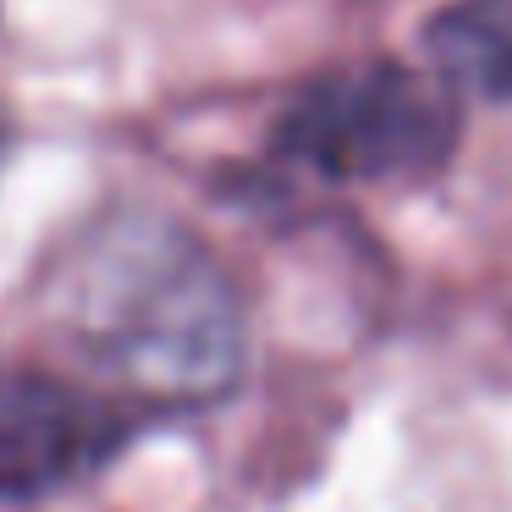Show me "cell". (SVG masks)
Listing matches in <instances>:
<instances>
[{
    "mask_svg": "<svg viewBox=\"0 0 512 512\" xmlns=\"http://www.w3.org/2000/svg\"><path fill=\"white\" fill-rule=\"evenodd\" d=\"M45 320L122 397L215 402L243 375V298L226 265L149 210L89 221L45 270Z\"/></svg>",
    "mask_w": 512,
    "mask_h": 512,
    "instance_id": "6da1fadb",
    "label": "cell"
},
{
    "mask_svg": "<svg viewBox=\"0 0 512 512\" xmlns=\"http://www.w3.org/2000/svg\"><path fill=\"white\" fill-rule=\"evenodd\" d=\"M276 144L331 182H419L457 149V89L402 61H353L303 83Z\"/></svg>",
    "mask_w": 512,
    "mask_h": 512,
    "instance_id": "7a4b0ae2",
    "label": "cell"
},
{
    "mask_svg": "<svg viewBox=\"0 0 512 512\" xmlns=\"http://www.w3.org/2000/svg\"><path fill=\"white\" fill-rule=\"evenodd\" d=\"M127 441V413L50 375L0 364V496L23 501L100 468Z\"/></svg>",
    "mask_w": 512,
    "mask_h": 512,
    "instance_id": "3957f363",
    "label": "cell"
},
{
    "mask_svg": "<svg viewBox=\"0 0 512 512\" xmlns=\"http://www.w3.org/2000/svg\"><path fill=\"white\" fill-rule=\"evenodd\" d=\"M424 56L452 89L512 100V0H452L424 23Z\"/></svg>",
    "mask_w": 512,
    "mask_h": 512,
    "instance_id": "277c9868",
    "label": "cell"
}]
</instances>
